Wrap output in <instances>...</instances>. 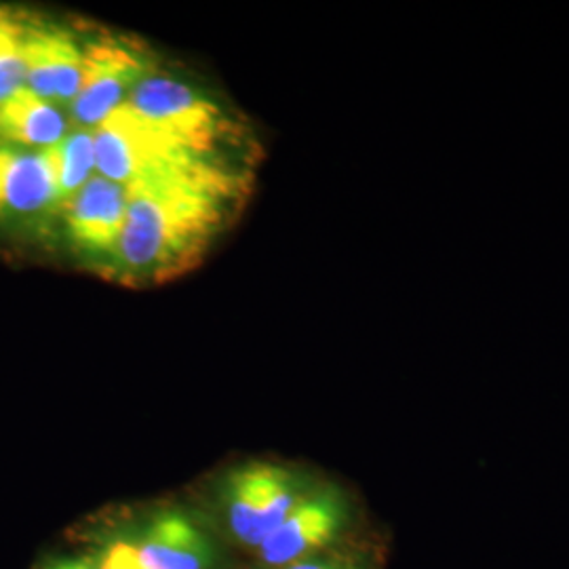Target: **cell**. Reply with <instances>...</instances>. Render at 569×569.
I'll return each instance as SVG.
<instances>
[{"label": "cell", "mask_w": 569, "mask_h": 569, "mask_svg": "<svg viewBox=\"0 0 569 569\" xmlns=\"http://www.w3.org/2000/svg\"><path fill=\"white\" fill-rule=\"evenodd\" d=\"M243 173L203 159L127 183V216L112 264L122 279H164L194 262L243 194Z\"/></svg>", "instance_id": "1"}, {"label": "cell", "mask_w": 569, "mask_h": 569, "mask_svg": "<svg viewBox=\"0 0 569 569\" xmlns=\"http://www.w3.org/2000/svg\"><path fill=\"white\" fill-rule=\"evenodd\" d=\"M93 140L98 176L122 186L183 164L213 159L199 154L157 122L148 121L129 103L93 129Z\"/></svg>", "instance_id": "2"}, {"label": "cell", "mask_w": 569, "mask_h": 569, "mask_svg": "<svg viewBox=\"0 0 569 569\" xmlns=\"http://www.w3.org/2000/svg\"><path fill=\"white\" fill-rule=\"evenodd\" d=\"M127 103L203 157L222 159L218 150L228 143L234 131L224 110L209 96L188 82L159 72L146 77Z\"/></svg>", "instance_id": "3"}, {"label": "cell", "mask_w": 569, "mask_h": 569, "mask_svg": "<svg viewBox=\"0 0 569 569\" xmlns=\"http://www.w3.org/2000/svg\"><path fill=\"white\" fill-rule=\"evenodd\" d=\"M152 72V58L142 42L110 34L84 42L81 89L70 103V119L93 131L129 102L133 89Z\"/></svg>", "instance_id": "4"}, {"label": "cell", "mask_w": 569, "mask_h": 569, "mask_svg": "<svg viewBox=\"0 0 569 569\" xmlns=\"http://www.w3.org/2000/svg\"><path fill=\"white\" fill-rule=\"evenodd\" d=\"M305 493L298 479L281 467L239 468L226 483V521L244 547H260L283 523Z\"/></svg>", "instance_id": "5"}, {"label": "cell", "mask_w": 569, "mask_h": 569, "mask_svg": "<svg viewBox=\"0 0 569 569\" xmlns=\"http://www.w3.org/2000/svg\"><path fill=\"white\" fill-rule=\"evenodd\" d=\"M26 89L42 100L72 103L82 82L84 42L63 26L26 23Z\"/></svg>", "instance_id": "6"}, {"label": "cell", "mask_w": 569, "mask_h": 569, "mask_svg": "<svg viewBox=\"0 0 569 569\" xmlns=\"http://www.w3.org/2000/svg\"><path fill=\"white\" fill-rule=\"evenodd\" d=\"M342 519V502L331 491L302 496L283 523L258 547L260 559L272 569L308 559L310 552L323 549L336 538Z\"/></svg>", "instance_id": "7"}, {"label": "cell", "mask_w": 569, "mask_h": 569, "mask_svg": "<svg viewBox=\"0 0 569 569\" xmlns=\"http://www.w3.org/2000/svg\"><path fill=\"white\" fill-rule=\"evenodd\" d=\"M61 211L72 243L98 260L112 258L127 216V188L96 173Z\"/></svg>", "instance_id": "8"}, {"label": "cell", "mask_w": 569, "mask_h": 569, "mask_svg": "<svg viewBox=\"0 0 569 569\" xmlns=\"http://www.w3.org/2000/svg\"><path fill=\"white\" fill-rule=\"evenodd\" d=\"M53 204H60V190L49 150L0 148V213H39Z\"/></svg>", "instance_id": "9"}, {"label": "cell", "mask_w": 569, "mask_h": 569, "mask_svg": "<svg viewBox=\"0 0 569 569\" xmlns=\"http://www.w3.org/2000/svg\"><path fill=\"white\" fill-rule=\"evenodd\" d=\"M133 547L143 569H209L213 559L203 531L182 515L157 517Z\"/></svg>", "instance_id": "10"}, {"label": "cell", "mask_w": 569, "mask_h": 569, "mask_svg": "<svg viewBox=\"0 0 569 569\" xmlns=\"http://www.w3.org/2000/svg\"><path fill=\"white\" fill-rule=\"evenodd\" d=\"M68 119L58 103L20 89L0 106V138L18 146L51 148L68 136Z\"/></svg>", "instance_id": "11"}, {"label": "cell", "mask_w": 569, "mask_h": 569, "mask_svg": "<svg viewBox=\"0 0 569 569\" xmlns=\"http://www.w3.org/2000/svg\"><path fill=\"white\" fill-rule=\"evenodd\" d=\"M47 150L58 180L60 204L63 209V204L68 203L98 171L93 131H70L58 146H51Z\"/></svg>", "instance_id": "12"}, {"label": "cell", "mask_w": 569, "mask_h": 569, "mask_svg": "<svg viewBox=\"0 0 569 569\" xmlns=\"http://www.w3.org/2000/svg\"><path fill=\"white\" fill-rule=\"evenodd\" d=\"M26 21L0 7V106L26 87Z\"/></svg>", "instance_id": "13"}, {"label": "cell", "mask_w": 569, "mask_h": 569, "mask_svg": "<svg viewBox=\"0 0 569 569\" xmlns=\"http://www.w3.org/2000/svg\"><path fill=\"white\" fill-rule=\"evenodd\" d=\"M100 569H143V566L131 542H114L103 550Z\"/></svg>", "instance_id": "14"}, {"label": "cell", "mask_w": 569, "mask_h": 569, "mask_svg": "<svg viewBox=\"0 0 569 569\" xmlns=\"http://www.w3.org/2000/svg\"><path fill=\"white\" fill-rule=\"evenodd\" d=\"M277 569H350V566H346L345 561H338V559L308 557V559H302V561H296V563H289L284 568Z\"/></svg>", "instance_id": "15"}, {"label": "cell", "mask_w": 569, "mask_h": 569, "mask_svg": "<svg viewBox=\"0 0 569 569\" xmlns=\"http://www.w3.org/2000/svg\"><path fill=\"white\" fill-rule=\"evenodd\" d=\"M49 569H96L91 568L89 563H84V561H60V563H56L53 568Z\"/></svg>", "instance_id": "16"}]
</instances>
